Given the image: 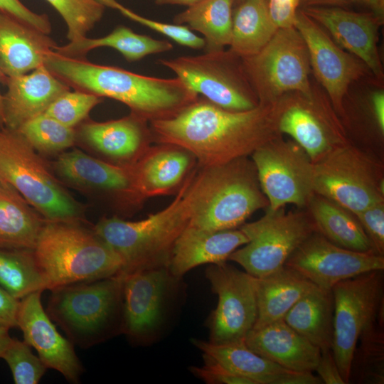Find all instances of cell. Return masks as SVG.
<instances>
[{
    "label": "cell",
    "instance_id": "obj_1",
    "mask_svg": "<svg viewBox=\"0 0 384 384\" xmlns=\"http://www.w3.org/2000/svg\"><path fill=\"white\" fill-rule=\"evenodd\" d=\"M277 119V101L231 111L198 97L175 116L151 122V131L159 143L186 150L206 168L247 157L282 135Z\"/></svg>",
    "mask_w": 384,
    "mask_h": 384
},
{
    "label": "cell",
    "instance_id": "obj_2",
    "mask_svg": "<svg viewBox=\"0 0 384 384\" xmlns=\"http://www.w3.org/2000/svg\"><path fill=\"white\" fill-rule=\"evenodd\" d=\"M44 65L58 78L78 90L106 97L127 105L133 114L151 122L172 117L198 99L181 78H159L137 74L55 51Z\"/></svg>",
    "mask_w": 384,
    "mask_h": 384
},
{
    "label": "cell",
    "instance_id": "obj_3",
    "mask_svg": "<svg viewBox=\"0 0 384 384\" xmlns=\"http://www.w3.org/2000/svg\"><path fill=\"white\" fill-rule=\"evenodd\" d=\"M186 195L188 225L211 231L236 229L253 213L269 206L255 165L247 157L204 168L189 178Z\"/></svg>",
    "mask_w": 384,
    "mask_h": 384
},
{
    "label": "cell",
    "instance_id": "obj_4",
    "mask_svg": "<svg viewBox=\"0 0 384 384\" xmlns=\"http://www.w3.org/2000/svg\"><path fill=\"white\" fill-rule=\"evenodd\" d=\"M47 289L119 274L121 257L95 233L65 221L43 225L33 250Z\"/></svg>",
    "mask_w": 384,
    "mask_h": 384
},
{
    "label": "cell",
    "instance_id": "obj_5",
    "mask_svg": "<svg viewBox=\"0 0 384 384\" xmlns=\"http://www.w3.org/2000/svg\"><path fill=\"white\" fill-rule=\"evenodd\" d=\"M188 183L170 205L144 219L104 218L95 225L94 233L121 257L120 274L168 267L174 243L190 221Z\"/></svg>",
    "mask_w": 384,
    "mask_h": 384
},
{
    "label": "cell",
    "instance_id": "obj_6",
    "mask_svg": "<svg viewBox=\"0 0 384 384\" xmlns=\"http://www.w3.org/2000/svg\"><path fill=\"white\" fill-rule=\"evenodd\" d=\"M123 276L73 283L55 288L46 312L82 348L121 331Z\"/></svg>",
    "mask_w": 384,
    "mask_h": 384
},
{
    "label": "cell",
    "instance_id": "obj_7",
    "mask_svg": "<svg viewBox=\"0 0 384 384\" xmlns=\"http://www.w3.org/2000/svg\"><path fill=\"white\" fill-rule=\"evenodd\" d=\"M0 179L51 221L72 220L76 203L17 131L0 128Z\"/></svg>",
    "mask_w": 384,
    "mask_h": 384
},
{
    "label": "cell",
    "instance_id": "obj_8",
    "mask_svg": "<svg viewBox=\"0 0 384 384\" xmlns=\"http://www.w3.org/2000/svg\"><path fill=\"white\" fill-rule=\"evenodd\" d=\"M241 58L259 104L274 103L289 92H313L307 48L294 26L278 28L259 52Z\"/></svg>",
    "mask_w": 384,
    "mask_h": 384
},
{
    "label": "cell",
    "instance_id": "obj_9",
    "mask_svg": "<svg viewBox=\"0 0 384 384\" xmlns=\"http://www.w3.org/2000/svg\"><path fill=\"white\" fill-rule=\"evenodd\" d=\"M314 164V192L352 213L384 202L382 163L351 142Z\"/></svg>",
    "mask_w": 384,
    "mask_h": 384
},
{
    "label": "cell",
    "instance_id": "obj_10",
    "mask_svg": "<svg viewBox=\"0 0 384 384\" xmlns=\"http://www.w3.org/2000/svg\"><path fill=\"white\" fill-rule=\"evenodd\" d=\"M240 229L248 242L228 257L250 275L260 278L284 266L294 250L311 234L316 226L307 210H271L259 220L244 223Z\"/></svg>",
    "mask_w": 384,
    "mask_h": 384
},
{
    "label": "cell",
    "instance_id": "obj_11",
    "mask_svg": "<svg viewBox=\"0 0 384 384\" xmlns=\"http://www.w3.org/2000/svg\"><path fill=\"white\" fill-rule=\"evenodd\" d=\"M198 95L231 111H245L259 105L244 70L242 58L232 52L206 51L193 56L160 59Z\"/></svg>",
    "mask_w": 384,
    "mask_h": 384
},
{
    "label": "cell",
    "instance_id": "obj_12",
    "mask_svg": "<svg viewBox=\"0 0 384 384\" xmlns=\"http://www.w3.org/2000/svg\"><path fill=\"white\" fill-rule=\"evenodd\" d=\"M383 270L346 279L331 289L334 332L331 351L345 383L362 333L376 319L383 302Z\"/></svg>",
    "mask_w": 384,
    "mask_h": 384
},
{
    "label": "cell",
    "instance_id": "obj_13",
    "mask_svg": "<svg viewBox=\"0 0 384 384\" xmlns=\"http://www.w3.org/2000/svg\"><path fill=\"white\" fill-rule=\"evenodd\" d=\"M251 157L268 209L287 204L306 208L314 193V164L298 144L280 135L254 151Z\"/></svg>",
    "mask_w": 384,
    "mask_h": 384
},
{
    "label": "cell",
    "instance_id": "obj_14",
    "mask_svg": "<svg viewBox=\"0 0 384 384\" xmlns=\"http://www.w3.org/2000/svg\"><path fill=\"white\" fill-rule=\"evenodd\" d=\"M278 128L289 135L315 164L351 142L329 97L317 89L311 95L289 92L277 100Z\"/></svg>",
    "mask_w": 384,
    "mask_h": 384
},
{
    "label": "cell",
    "instance_id": "obj_15",
    "mask_svg": "<svg viewBox=\"0 0 384 384\" xmlns=\"http://www.w3.org/2000/svg\"><path fill=\"white\" fill-rule=\"evenodd\" d=\"M206 277L218 295L217 306L208 322L209 341L227 343L244 341L257 315L255 277L226 262L210 265Z\"/></svg>",
    "mask_w": 384,
    "mask_h": 384
},
{
    "label": "cell",
    "instance_id": "obj_16",
    "mask_svg": "<svg viewBox=\"0 0 384 384\" xmlns=\"http://www.w3.org/2000/svg\"><path fill=\"white\" fill-rule=\"evenodd\" d=\"M316 287L331 290L337 283L361 274L384 270V256L340 247L317 231L306 239L284 264Z\"/></svg>",
    "mask_w": 384,
    "mask_h": 384
},
{
    "label": "cell",
    "instance_id": "obj_17",
    "mask_svg": "<svg viewBox=\"0 0 384 384\" xmlns=\"http://www.w3.org/2000/svg\"><path fill=\"white\" fill-rule=\"evenodd\" d=\"M294 27L306 43L315 78L327 93L336 113L343 116V100L349 86L363 77L368 68L341 48L302 10H297Z\"/></svg>",
    "mask_w": 384,
    "mask_h": 384
},
{
    "label": "cell",
    "instance_id": "obj_18",
    "mask_svg": "<svg viewBox=\"0 0 384 384\" xmlns=\"http://www.w3.org/2000/svg\"><path fill=\"white\" fill-rule=\"evenodd\" d=\"M121 332L134 342L149 341L164 320L172 285L167 267L122 274Z\"/></svg>",
    "mask_w": 384,
    "mask_h": 384
},
{
    "label": "cell",
    "instance_id": "obj_19",
    "mask_svg": "<svg viewBox=\"0 0 384 384\" xmlns=\"http://www.w3.org/2000/svg\"><path fill=\"white\" fill-rule=\"evenodd\" d=\"M42 291L33 292L20 299L18 326L24 341L34 348L47 367L60 373L67 380L78 383L83 368L73 343L56 329L41 304Z\"/></svg>",
    "mask_w": 384,
    "mask_h": 384
},
{
    "label": "cell",
    "instance_id": "obj_20",
    "mask_svg": "<svg viewBox=\"0 0 384 384\" xmlns=\"http://www.w3.org/2000/svg\"><path fill=\"white\" fill-rule=\"evenodd\" d=\"M302 10L325 28L341 48L359 58L376 78H383L377 47L382 19L374 14L356 13L338 7L309 6Z\"/></svg>",
    "mask_w": 384,
    "mask_h": 384
},
{
    "label": "cell",
    "instance_id": "obj_21",
    "mask_svg": "<svg viewBox=\"0 0 384 384\" xmlns=\"http://www.w3.org/2000/svg\"><path fill=\"white\" fill-rule=\"evenodd\" d=\"M192 343L203 356L218 363L231 372L247 378L254 384H321L313 372L288 370L252 351L244 341L214 343L199 339Z\"/></svg>",
    "mask_w": 384,
    "mask_h": 384
},
{
    "label": "cell",
    "instance_id": "obj_22",
    "mask_svg": "<svg viewBox=\"0 0 384 384\" xmlns=\"http://www.w3.org/2000/svg\"><path fill=\"white\" fill-rule=\"evenodd\" d=\"M3 95L4 127L16 130L27 121L43 114L70 87L43 65L30 74L7 77Z\"/></svg>",
    "mask_w": 384,
    "mask_h": 384
},
{
    "label": "cell",
    "instance_id": "obj_23",
    "mask_svg": "<svg viewBox=\"0 0 384 384\" xmlns=\"http://www.w3.org/2000/svg\"><path fill=\"white\" fill-rule=\"evenodd\" d=\"M247 242L240 228L211 231L188 225L174 243L168 269L180 279L198 265L226 262L235 250Z\"/></svg>",
    "mask_w": 384,
    "mask_h": 384
},
{
    "label": "cell",
    "instance_id": "obj_24",
    "mask_svg": "<svg viewBox=\"0 0 384 384\" xmlns=\"http://www.w3.org/2000/svg\"><path fill=\"white\" fill-rule=\"evenodd\" d=\"M244 341L256 353L293 371H315L321 356V350L284 319L252 329Z\"/></svg>",
    "mask_w": 384,
    "mask_h": 384
},
{
    "label": "cell",
    "instance_id": "obj_25",
    "mask_svg": "<svg viewBox=\"0 0 384 384\" xmlns=\"http://www.w3.org/2000/svg\"><path fill=\"white\" fill-rule=\"evenodd\" d=\"M56 46L48 34L0 10V70L6 77L22 75L43 65Z\"/></svg>",
    "mask_w": 384,
    "mask_h": 384
},
{
    "label": "cell",
    "instance_id": "obj_26",
    "mask_svg": "<svg viewBox=\"0 0 384 384\" xmlns=\"http://www.w3.org/2000/svg\"><path fill=\"white\" fill-rule=\"evenodd\" d=\"M163 144L151 149L132 169L133 191L143 197L170 193L180 184L189 167L188 152Z\"/></svg>",
    "mask_w": 384,
    "mask_h": 384
},
{
    "label": "cell",
    "instance_id": "obj_27",
    "mask_svg": "<svg viewBox=\"0 0 384 384\" xmlns=\"http://www.w3.org/2000/svg\"><path fill=\"white\" fill-rule=\"evenodd\" d=\"M315 286L285 266L267 276L255 277L257 315L252 329L283 319L294 304Z\"/></svg>",
    "mask_w": 384,
    "mask_h": 384
},
{
    "label": "cell",
    "instance_id": "obj_28",
    "mask_svg": "<svg viewBox=\"0 0 384 384\" xmlns=\"http://www.w3.org/2000/svg\"><path fill=\"white\" fill-rule=\"evenodd\" d=\"M334 309L332 291L315 286L294 304L283 319L321 351H325L332 348Z\"/></svg>",
    "mask_w": 384,
    "mask_h": 384
},
{
    "label": "cell",
    "instance_id": "obj_29",
    "mask_svg": "<svg viewBox=\"0 0 384 384\" xmlns=\"http://www.w3.org/2000/svg\"><path fill=\"white\" fill-rule=\"evenodd\" d=\"M306 209L316 231L331 242L351 250L375 252L358 219L348 210L315 193Z\"/></svg>",
    "mask_w": 384,
    "mask_h": 384
},
{
    "label": "cell",
    "instance_id": "obj_30",
    "mask_svg": "<svg viewBox=\"0 0 384 384\" xmlns=\"http://www.w3.org/2000/svg\"><path fill=\"white\" fill-rule=\"evenodd\" d=\"M278 28L272 21L267 0H239L233 4L230 50L240 58L259 52Z\"/></svg>",
    "mask_w": 384,
    "mask_h": 384
},
{
    "label": "cell",
    "instance_id": "obj_31",
    "mask_svg": "<svg viewBox=\"0 0 384 384\" xmlns=\"http://www.w3.org/2000/svg\"><path fill=\"white\" fill-rule=\"evenodd\" d=\"M146 120L134 114L105 122H88L81 127V135L102 153L126 158L138 151L151 134Z\"/></svg>",
    "mask_w": 384,
    "mask_h": 384
},
{
    "label": "cell",
    "instance_id": "obj_32",
    "mask_svg": "<svg viewBox=\"0 0 384 384\" xmlns=\"http://www.w3.org/2000/svg\"><path fill=\"white\" fill-rule=\"evenodd\" d=\"M6 183L0 190V248L33 250L43 224Z\"/></svg>",
    "mask_w": 384,
    "mask_h": 384
},
{
    "label": "cell",
    "instance_id": "obj_33",
    "mask_svg": "<svg viewBox=\"0 0 384 384\" xmlns=\"http://www.w3.org/2000/svg\"><path fill=\"white\" fill-rule=\"evenodd\" d=\"M59 172L77 184L114 191H133L132 169L108 164L79 151L60 155Z\"/></svg>",
    "mask_w": 384,
    "mask_h": 384
},
{
    "label": "cell",
    "instance_id": "obj_34",
    "mask_svg": "<svg viewBox=\"0 0 384 384\" xmlns=\"http://www.w3.org/2000/svg\"><path fill=\"white\" fill-rule=\"evenodd\" d=\"M103 46L117 50L129 62L137 61L147 55L169 51L173 48L172 44L166 41L138 34L128 27L119 26L105 36L98 38L85 37L70 41L63 46H56L53 51L69 58H82L90 50Z\"/></svg>",
    "mask_w": 384,
    "mask_h": 384
},
{
    "label": "cell",
    "instance_id": "obj_35",
    "mask_svg": "<svg viewBox=\"0 0 384 384\" xmlns=\"http://www.w3.org/2000/svg\"><path fill=\"white\" fill-rule=\"evenodd\" d=\"M232 18L233 0H202L176 14L174 23L201 33L206 51H215L230 46Z\"/></svg>",
    "mask_w": 384,
    "mask_h": 384
},
{
    "label": "cell",
    "instance_id": "obj_36",
    "mask_svg": "<svg viewBox=\"0 0 384 384\" xmlns=\"http://www.w3.org/2000/svg\"><path fill=\"white\" fill-rule=\"evenodd\" d=\"M30 251L0 249V286L19 300L47 289L33 252Z\"/></svg>",
    "mask_w": 384,
    "mask_h": 384
},
{
    "label": "cell",
    "instance_id": "obj_37",
    "mask_svg": "<svg viewBox=\"0 0 384 384\" xmlns=\"http://www.w3.org/2000/svg\"><path fill=\"white\" fill-rule=\"evenodd\" d=\"M16 130L33 149L44 151L63 150L71 146L75 140L73 128L44 113L27 121Z\"/></svg>",
    "mask_w": 384,
    "mask_h": 384
},
{
    "label": "cell",
    "instance_id": "obj_38",
    "mask_svg": "<svg viewBox=\"0 0 384 384\" xmlns=\"http://www.w3.org/2000/svg\"><path fill=\"white\" fill-rule=\"evenodd\" d=\"M60 14L68 26L70 41L87 37V33L98 23L105 6L96 0H46Z\"/></svg>",
    "mask_w": 384,
    "mask_h": 384
},
{
    "label": "cell",
    "instance_id": "obj_39",
    "mask_svg": "<svg viewBox=\"0 0 384 384\" xmlns=\"http://www.w3.org/2000/svg\"><path fill=\"white\" fill-rule=\"evenodd\" d=\"M1 358L9 366L16 384H36L47 369L40 358L31 352L28 343L14 338Z\"/></svg>",
    "mask_w": 384,
    "mask_h": 384
},
{
    "label": "cell",
    "instance_id": "obj_40",
    "mask_svg": "<svg viewBox=\"0 0 384 384\" xmlns=\"http://www.w3.org/2000/svg\"><path fill=\"white\" fill-rule=\"evenodd\" d=\"M101 101V97L95 95L78 90H69L59 96L44 114L73 128Z\"/></svg>",
    "mask_w": 384,
    "mask_h": 384
},
{
    "label": "cell",
    "instance_id": "obj_41",
    "mask_svg": "<svg viewBox=\"0 0 384 384\" xmlns=\"http://www.w3.org/2000/svg\"><path fill=\"white\" fill-rule=\"evenodd\" d=\"M117 10L132 21L171 38L178 44L193 49H201L206 46L205 40L198 36L184 25L170 24L149 19L134 13L122 4L119 5Z\"/></svg>",
    "mask_w": 384,
    "mask_h": 384
},
{
    "label": "cell",
    "instance_id": "obj_42",
    "mask_svg": "<svg viewBox=\"0 0 384 384\" xmlns=\"http://www.w3.org/2000/svg\"><path fill=\"white\" fill-rule=\"evenodd\" d=\"M354 215L370 240L373 250L384 256V202L375 203Z\"/></svg>",
    "mask_w": 384,
    "mask_h": 384
},
{
    "label": "cell",
    "instance_id": "obj_43",
    "mask_svg": "<svg viewBox=\"0 0 384 384\" xmlns=\"http://www.w3.org/2000/svg\"><path fill=\"white\" fill-rule=\"evenodd\" d=\"M205 365L191 367L192 373L209 384H254L250 379L237 375L222 365L203 356Z\"/></svg>",
    "mask_w": 384,
    "mask_h": 384
},
{
    "label": "cell",
    "instance_id": "obj_44",
    "mask_svg": "<svg viewBox=\"0 0 384 384\" xmlns=\"http://www.w3.org/2000/svg\"><path fill=\"white\" fill-rule=\"evenodd\" d=\"M300 0H267L270 18L277 28L294 26Z\"/></svg>",
    "mask_w": 384,
    "mask_h": 384
},
{
    "label": "cell",
    "instance_id": "obj_45",
    "mask_svg": "<svg viewBox=\"0 0 384 384\" xmlns=\"http://www.w3.org/2000/svg\"><path fill=\"white\" fill-rule=\"evenodd\" d=\"M0 10L11 14L32 27L43 31L48 25L46 14L31 11L20 0H0Z\"/></svg>",
    "mask_w": 384,
    "mask_h": 384
},
{
    "label": "cell",
    "instance_id": "obj_46",
    "mask_svg": "<svg viewBox=\"0 0 384 384\" xmlns=\"http://www.w3.org/2000/svg\"><path fill=\"white\" fill-rule=\"evenodd\" d=\"M315 371L326 384H345L331 350L321 351Z\"/></svg>",
    "mask_w": 384,
    "mask_h": 384
},
{
    "label": "cell",
    "instance_id": "obj_47",
    "mask_svg": "<svg viewBox=\"0 0 384 384\" xmlns=\"http://www.w3.org/2000/svg\"><path fill=\"white\" fill-rule=\"evenodd\" d=\"M20 300L0 286V326L8 329L18 326Z\"/></svg>",
    "mask_w": 384,
    "mask_h": 384
},
{
    "label": "cell",
    "instance_id": "obj_48",
    "mask_svg": "<svg viewBox=\"0 0 384 384\" xmlns=\"http://www.w3.org/2000/svg\"><path fill=\"white\" fill-rule=\"evenodd\" d=\"M371 110L376 124L380 132H384V92L379 90L374 92L370 97Z\"/></svg>",
    "mask_w": 384,
    "mask_h": 384
},
{
    "label": "cell",
    "instance_id": "obj_49",
    "mask_svg": "<svg viewBox=\"0 0 384 384\" xmlns=\"http://www.w3.org/2000/svg\"><path fill=\"white\" fill-rule=\"evenodd\" d=\"M9 329L0 326V358L13 339L9 336Z\"/></svg>",
    "mask_w": 384,
    "mask_h": 384
},
{
    "label": "cell",
    "instance_id": "obj_50",
    "mask_svg": "<svg viewBox=\"0 0 384 384\" xmlns=\"http://www.w3.org/2000/svg\"><path fill=\"white\" fill-rule=\"evenodd\" d=\"M361 2L369 6L374 14L383 20V0H361Z\"/></svg>",
    "mask_w": 384,
    "mask_h": 384
},
{
    "label": "cell",
    "instance_id": "obj_51",
    "mask_svg": "<svg viewBox=\"0 0 384 384\" xmlns=\"http://www.w3.org/2000/svg\"><path fill=\"white\" fill-rule=\"evenodd\" d=\"M158 5H182L186 6H193L202 0H153Z\"/></svg>",
    "mask_w": 384,
    "mask_h": 384
},
{
    "label": "cell",
    "instance_id": "obj_52",
    "mask_svg": "<svg viewBox=\"0 0 384 384\" xmlns=\"http://www.w3.org/2000/svg\"><path fill=\"white\" fill-rule=\"evenodd\" d=\"M7 77L0 70V84L5 85ZM4 108H3V95L0 92V127H4Z\"/></svg>",
    "mask_w": 384,
    "mask_h": 384
},
{
    "label": "cell",
    "instance_id": "obj_53",
    "mask_svg": "<svg viewBox=\"0 0 384 384\" xmlns=\"http://www.w3.org/2000/svg\"><path fill=\"white\" fill-rule=\"evenodd\" d=\"M300 2H302L305 6L336 4L334 0H300Z\"/></svg>",
    "mask_w": 384,
    "mask_h": 384
},
{
    "label": "cell",
    "instance_id": "obj_54",
    "mask_svg": "<svg viewBox=\"0 0 384 384\" xmlns=\"http://www.w3.org/2000/svg\"><path fill=\"white\" fill-rule=\"evenodd\" d=\"M105 6H109L112 9H117L120 5L116 0H96Z\"/></svg>",
    "mask_w": 384,
    "mask_h": 384
},
{
    "label": "cell",
    "instance_id": "obj_55",
    "mask_svg": "<svg viewBox=\"0 0 384 384\" xmlns=\"http://www.w3.org/2000/svg\"><path fill=\"white\" fill-rule=\"evenodd\" d=\"M336 4H346L349 2L361 1V0H334Z\"/></svg>",
    "mask_w": 384,
    "mask_h": 384
},
{
    "label": "cell",
    "instance_id": "obj_56",
    "mask_svg": "<svg viewBox=\"0 0 384 384\" xmlns=\"http://www.w3.org/2000/svg\"><path fill=\"white\" fill-rule=\"evenodd\" d=\"M4 183H5V182H4L3 181H1V180L0 179V190H1V188H2V186H4Z\"/></svg>",
    "mask_w": 384,
    "mask_h": 384
},
{
    "label": "cell",
    "instance_id": "obj_57",
    "mask_svg": "<svg viewBox=\"0 0 384 384\" xmlns=\"http://www.w3.org/2000/svg\"><path fill=\"white\" fill-rule=\"evenodd\" d=\"M238 1H239V0H233V4L237 2Z\"/></svg>",
    "mask_w": 384,
    "mask_h": 384
}]
</instances>
